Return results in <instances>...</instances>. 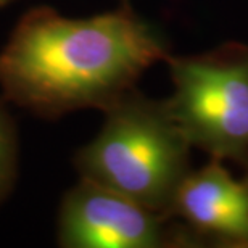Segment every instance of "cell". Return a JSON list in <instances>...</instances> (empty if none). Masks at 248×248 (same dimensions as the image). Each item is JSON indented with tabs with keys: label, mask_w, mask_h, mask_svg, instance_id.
I'll return each mask as SVG.
<instances>
[{
	"label": "cell",
	"mask_w": 248,
	"mask_h": 248,
	"mask_svg": "<svg viewBox=\"0 0 248 248\" xmlns=\"http://www.w3.org/2000/svg\"><path fill=\"white\" fill-rule=\"evenodd\" d=\"M170 55L161 34L131 7L89 18L34 7L0 48V89L8 102L47 120L105 111Z\"/></svg>",
	"instance_id": "cell-1"
},
{
	"label": "cell",
	"mask_w": 248,
	"mask_h": 248,
	"mask_svg": "<svg viewBox=\"0 0 248 248\" xmlns=\"http://www.w3.org/2000/svg\"><path fill=\"white\" fill-rule=\"evenodd\" d=\"M103 113L100 132L74 156L79 177L170 217L177 188L192 171V145L168 102L134 87Z\"/></svg>",
	"instance_id": "cell-2"
},
{
	"label": "cell",
	"mask_w": 248,
	"mask_h": 248,
	"mask_svg": "<svg viewBox=\"0 0 248 248\" xmlns=\"http://www.w3.org/2000/svg\"><path fill=\"white\" fill-rule=\"evenodd\" d=\"M171 115L192 147L216 160L248 158V46L227 42L190 57H168Z\"/></svg>",
	"instance_id": "cell-3"
},
{
	"label": "cell",
	"mask_w": 248,
	"mask_h": 248,
	"mask_svg": "<svg viewBox=\"0 0 248 248\" xmlns=\"http://www.w3.org/2000/svg\"><path fill=\"white\" fill-rule=\"evenodd\" d=\"M168 217L97 182L81 179L63 195L57 242L63 248H160L181 242Z\"/></svg>",
	"instance_id": "cell-4"
},
{
	"label": "cell",
	"mask_w": 248,
	"mask_h": 248,
	"mask_svg": "<svg viewBox=\"0 0 248 248\" xmlns=\"http://www.w3.org/2000/svg\"><path fill=\"white\" fill-rule=\"evenodd\" d=\"M171 216L200 234L248 247V186L235 181L216 158L186 176L171 203Z\"/></svg>",
	"instance_id": "cell-5"
},
{
	"label": "cell",
	"mask_w": 248,
	"mask_h": 248,
	"mask_svg": "<svg viewBox=\"0 0 248 248\" xmlns=\"http://www.w3.org/2000/svg\"><path fill=\"white\" fill-rule=\"evenodd\" d=\"M19 171V140L15 120L0 98V206L15 190Z\"/></svg>",
	"instance_id": "cell-6"
},
{
	"label": "cell",
	"mask_w": 248,
	"mask_h": 248,
	"mask_svg": "<svg viewBox=\"0 0 248 248\" xmlns=\"http://www.w3.org/2000/svg\"><path fill=\"white\" fill-rule=\"evenodd\" d=\"M244 163H247V174H245V179H244V181L247 182V186H248V158H247V160H245Z\"/></svg>",
	"instance_id": "cell-7"
},
{
	"label": "cell",
	"mask_w": 248,
	"mask_h": 248,
	"mask_svg": "<svg viewBox=\"0 0 248 248\" xmlns=\"http://www.w3.org/2000/svg\"><path fill=\"white\" fill-rule=\"evenodd\" d=\"M121 5L123 7H131V2L129 0H121Z\"/></svg>",
	"instance_id": "cell-8"
},
{
	"label": "cell",
	"mask_w": 248,
	"mask_h": 248,
	"mask_svg": "<svg viewBox=\"0 0 248 248\" xmlns=\"http://www.w3.org/2000/svg\"><path fill=\"white\" fill-rule=\"evenodd\" d=\"M12 0H0V7H5V5H8Z\"/></svg>",
	"instance_id": "cell-9"
}]
</instances>
